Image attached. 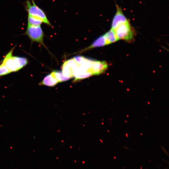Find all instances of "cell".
<instances>
[{"label":"cell","instance_id":"1","mask_svg":"<svg viewBox=\"0 0 169 169\" xmlns=\"http://www.w3.org/2000/svg\"><path fill=\"white\" fill-rule=\"evenodd\" d=\"M14 46L8 52L1 62L3 63L11 73L18 71L29 63L27 58L22 56H13Z\"/></svg>","mask_w":169,"mask_h":169},{"label":"cell","instance_id":"2","mask_svg":"<svg viewBox=\"0 0 169 169\" xmlns=\"http://www.w3.org/2000/svg\"><path fill=\"white\" fill-rule=\"evenodd\" d=\"M24 5L28 15L38 19L43 23L51 26V24L45 13L36 4L34 0H26Z\"/></svg>","mask_w":169,"mask_h":169},{"label":"cell","instance_id":"3","mask_svg":"<svg viewBox=\"0 0 169 169\" xmlns=\"http://www.w3.org/2000/svg\"><path fill=\"white\" fill-rule=\"evenodd\" d=\"M114 31L118 39H122L127 42L134 40V33L129 20L118 26Z\"/></svg>","mask_w":169,"mask_h":169},{"label":"cell","instance_id":"4","mask_svg":"<svg viewBox=\"0 0 169 169\" xmlns=\"http://www.w3.org/2000/svg\"><path fill=\"white\" fill-rule=\"evenodd\" d=\"M23 34L27 36L32 43L36 42L45 47L43 41L44 33L41 26L28 25Z\"/></svg>","mask_w":169,"mask_h":169},{"label":"cell","instance_id":"5","mask_svg":"<svg viewBox=\"0 0 169 169\" xmlns=\"http://www.w3.org/2000/svg\"><path fill=\"white\" fill-rule=\"evenodd\" d=\"M108 67V64L105 61L92 59L90 71L93 75H98L105 72Z\"/></svg>","mask_w":169,"mask_h":169},{"label":"cell","instance_id":"6","mask_svg":"<svg viewBox=\"0 0 169 169\" xmlns=\"http://www.w3.org/2000/svg\"><path fill=\"white\" fill-rule=\"evenodd\" d=\"M116 11L113 19L111 28L115 29L120 24L125 23L128 20L123 14L122 9L118 5H116Z\"/></svg>","mask_w":169,"mask_h":169},{"label":"cell","instance_id":"7","mask_svg":"<svg viewBox=\"0 0 169 169\" xmlns=\"http://www.w3.org/2000/svg\"><path fill=\"white\" fill-rule=\"evenodd\" d=\"M107 45L105 38L104 34L98 38L90 46L81 51V52L93 48L102 47Z\"/></svg>","mask_w":169,"mask_h":169},{"label":"cell","instance_id":"8","mask_svg":"<svg viewBox=\"0 0 169 169\" xmlns=\"http://www.w3.org/2000/svg\"><path fill=\"white\" fill-rule=\"evenodd\" d=\"M58 83V81L49 74L45 76L38 84L39 85L53 87L56 85Z\"/></svg>","mask_w":169,"mask_h":169},{"label":"cell","instance_id":"9","mask_svg":"<svg viewBox=\"0 0 169 169\" xmlns=\"http://www.w3.org/2000/svg\"><path fill=\"white\" fill-rule=\"evenodd\" d=\"M93 75L90 72L83 70L78 68L74 73L75 79L74 82L88 78Z\"/></svg>","mask_w":169,"mask_h":169},{"label":"cell","instance_id":"10","mask_svg":"<svg viewBox=\"0 0 169 169\" xmlns=\"http://www.w3.org/2000/svg\"><path fill=\"white\" fill-rule=\"evenodd\" d=\"M104 35L108 45L114 43L118 40L114 30L112 28L110 29Z\"/></svg>","mask_w":169,"mask_h":169},{"label":"cell","instance_id":"11","mask_svg":"<svg viewBox=\"0 0 169 169\" xmlns=\"http://www.w3.org/2000/svg\"><path fill=\"white\" fill-rule=\"evenodd\" d=\"M50 74L59 83L67 81L70 79L69 77L64 75L62 72L60 71H53Z\"/></svg>","mask_w":169,"mask_h":169},{"label":"cell","instance_id":"12","mask_svg":"<svg viewBox=\"0 0 169 169\" xmlns=\"http://www.w3.org/2000/svg\"><path fill=\"white\" fill-rule=\"evenodd\" d=\"M62 72L65 76L69 77L70 78L74 77L73 72L71 67L64 62L62 66Z\"/></svg>","mask_w":169,"mask_h":169},{"label":"cell","instance_id":"13","mask_svg":"<svg viewBox=\"0 0 169 169\" xmlns=\"http://www.w3.org/2000/svg\"><path fill=\"white\" fill-rule=\"evenodd\" d=\"M28 25L31 26H41L43 23L40 20L33 17L28 15Z\"/></svg>","mask_w":169,"mask_h":169},{"label":"cell","instance_id":"14","mask_svg":"<svg viewBox=\"0 0 169 169\" xmlns=\"http://www.w3.org/2000/svg\"><path fill=\"white\" fill-rule=\"evenodd\" d=\"M11 73L5 65L0 62V77L7 75Z\"/></svg>","mask_w":169,"mask_h":169},{"label":"cell","instance_id":"15","mask_svg":"<svg viewBox=\"0 0 169 169\" xmlns=\"http://www.w3.org/2000/svg\"><path fill=\"white\" fill-rule=\"evenodd\" d=\"M73 59L77 64L79 65L84 62L86 60L87 58L81 56H77L74 57Z\"/></svg>","mask_w":169,"mask_h":169}]
</instances>
